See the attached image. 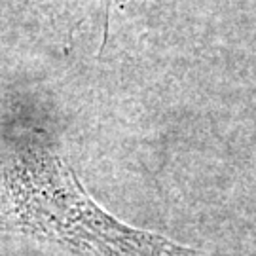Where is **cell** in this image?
I'll return each mask as SVG.
<instances>
[{
  "mask_svg": "<svg viewBox=\"0 0 256 256\" xmlns=\"http://www.w3.org/2000/svg\"><path fill=\"white\" fill-rule=\"evenodd\" d=\"M0 228L88 256H202L173 239L114 218L86 194L61 156L28 142L0 171Z\"/></svg>",
  "mask_w": 256,
  "mask_h": 256,
  "instance_id": "cell-1",
  "label": "cell"
}]
</instances>
